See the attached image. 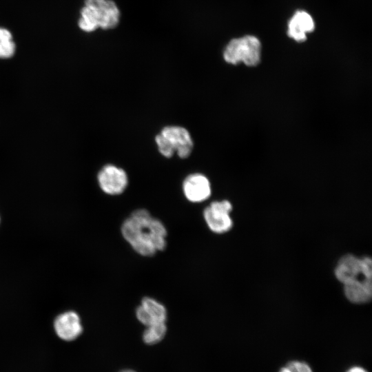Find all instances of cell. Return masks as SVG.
<instances>
[{"label":"cell","instance_id":"obj_7","mask_svg":"<svg viewBox=\"0 0 372 372\" xmlns=\"http://www.w3.org/2000/svg\"><path fill=\"white\" fill-rule=\"evenodd\" d=\"M97 178L101 189L113 196L122 194L128 184L125 171L112 164L105 165L99 172Z\"/></svg>","mask_w":372,"mask_h":372},{"label":"cell","instance_id":"obj_9","mask_svg":"<svg viewBox=\"0 0 372 372\" xmlns=\"http://www.w3.org/2000/svg\"><path fill=\"white\" fill-rule=\"evenodd\" d=\"M137 320L145 327L166 322L167 311L165 307L150 297H144L136 309Z\"/></svg>","mask_w":372,"mask_h":372},{"label":"cell","instance_id":"obj_14","mask_svg":"<svg viewBox=\"0 0 372 372\" xmlns=\"http://www.w3.org/2000/svg\"><path fill=\"white\" fill-rule=\"evenodd\" d=\"M15 50V44L11 33L6 28H0V58L12 56Z\"/></svg>","mask_w":372,"mask_h":372},{"label":"cell","instance_id":"obj_11","mask_svg":"<svg viewBox=\"0 0 372 372\" xmlns=\"http://www.w3.org/2000/svg\"><path fill=\"white\" fill-rule=\"evenodd\" d=\"M314 29V22L311 16L304 11H298L289 22L288 34L298 42L306 39L307 33Z\"/></svg>","mask_w":372,"mask_h":372},{"label":"cell","instance_id":"obj_3","mask_svg":"<svg viewBox=\"0 0 372 372\" xmlns=\"http://www.w3.org/2000/svg\"><path fill=\"white\" fill-rule=\"evenodd\" d=\"M158 150L163 156L171 158L176 153L181 158L191 154L194 143L189 131L181 126L169 125L155 137Z\"/></svg>","mask_w":372,"mask_h":372},{"label":"cell","instance_id":"obj_4","mask_svg":"<svg viewBox=\"0 0 372 372\" xmlns=\"http://www.w3.org/2000/svg\"><path fill=\"white\" fill-rule=\"evenodd\" d=\"M223 57L229 64L242 63L249 67L256 66L260 61V42L251 35L234 39L225 47Z\"/></svg>","mask_w":372,"mask_h":372},{"label":"cell","instance_id":"obj_1","mask_svg":"<svg viewBox=\"0 0 372 372\" xmlns=\"http://www.w3.org/2000/svg\"><path fill=\"white\" fill-rule=\"evenodd\" d=\"M124 239L143 256H152L167 245V229L163 223L145 209L134 211L121 228Z\"/></svg>","mask_w":372,"mask_h":372},{"label":"cell","instance_id":"obj_6","mask_svg":"<svg viewBox=\"0 0 372 372\" xmlns=\"http://www.w3.org/2000/svg\"><path fill=\"white\" fill-rule=\"evenodd\" d=\"M231 210L232 205L227 200L211 203L203 211V218L209 229L216 234L229 231L233 227Z\"/></svg>","mask_w":372,"mask_h":372},{"label":"cell","instance_id":"obj_2","mask_svg":"<svg viewBox=\"0 0 372 372\" xmlns=\"http://www.w3.org/2000/svg\"><path fill=\"white\" fill-rule=\"evenodd\" d=\"M80 15L79 28L90 32L99 28H115L119 22L120 11L112 0H85Z\"/></svg>","mask_w":372,"mask_h":372},{"label":"cell","instance_id":"obj_13","mask_svg":"<svg viewBox=\"0 0 372 372\" xmlns=\"http://www.w3.org/2000/svg\"><path fill=\"white\" fill-rule=\"evenodd\" d=\"M167 331L166 322L147 326L142 335L143 341L147 345L156 344L164 339Z\"/></svg>","mask_w":372,"mask_h":372},{"label":"cell","instance_id":"obj_15","mask_svg":"<svg viewBox=\"0 0 372 372\" xmlns=\"http://www.w3.org/2000/svg\"><path fill=\"white\" fill-rule=\"evenodd\" d=\"M286 367L289 369L291 372H313L307 363L300 361L289 362Z\"/></svg>","mask_w":372,"mask_h":372},{"label":"cell","instance_id":"obj_5","mask_svg":"<svg viewBox=\"0 0 372 372\" xmlns=\"http://www.w3.org/2000/svg\"><path fill=\"white\" fill-rule=\"evenodd\" d=\"M337 280L343 285L365 280L372 279V262L370 257H357L345 254L338 261L334 269Z\"/></svg>","mask_w":372,"mask_h":372},{"label":"cell","instance_id":"obj_10","mask_svg":"<svg viewBox=\"0 0 372 372\" xmlns=\"http://www.w3.org/2000/svg\"><path fill=\"white\" fill-rule=\"evenodd\" d=\"M54 329L57 335L66 341L75 340L83 331L80 318L74 311L59 316L54 321Z\"/></svg>","mask_w":372,"mask_h":372},{"label":"cell","instance_id":"obj_12","mask_svg":"<svg viewBox=\"0 0 372 372\" xmlns=\"http://www.w3.org/2000/svg\"><path fill=\"white\" fill-rule=\"evenodd\" d=\"M344 287V293L347 299L354 304H365L372 298V279H365Z\"/></svg>","mask_w":372,"mask_h":372},{"label":"cell","instance_id":"obj_16","mask_svg":"<svg viewBox=\"0 0 372 372\" xmlns=\"http://www.w3.org/2000/svg\"><path fill=\"white\" fill-rule=\"evenodd\" d=\"M347 372H367V371L362 367L353 366L349 369Z\"/></svg>","mask_w":372,"mask_h":372},{"label":"cell","instance_id":"obj_8","mask_svg":"<svg viewBox=\"0 0 372 372\" xmlns=\"http://www.w3.org/2000/svg\"><path fill=\"white\" fill-rule=\"evenodd\" d=\"M185 198L192 203H201L211 194V187L207 176L200 173L188 175L183 183Z\"/></svg>","mask_w":372,"mask_h":372},{"label":"cell","instance_id":"obj_18","mask_svg":"<svg viewBox=\"0 0 372 372\" xmlns=\"http://www.w3.org/2000/svg\"><path fill=\"white\" fill-rule=\"evenodd\" d=\"M120 372H136V371L133 369H126L121 371Z\"/></svg>","mask_w":372,"mask_h":372},{"label":"cell","instance_id":"obj_17","mask_svg":"<svg viewBox=\"0 0 372 372\" xmlns=\"http://www.w3.org/2000/svg\"><path fill=\"white\" fill-rule=\"evenodd\" d=\"M279 372H291L289 369H288L287 367L282 368Z\"/></svg>","mask_w":372,"mask_h":372}]
</instances>
